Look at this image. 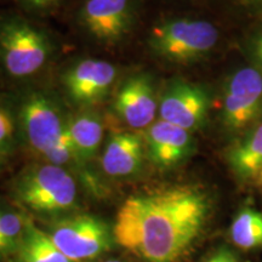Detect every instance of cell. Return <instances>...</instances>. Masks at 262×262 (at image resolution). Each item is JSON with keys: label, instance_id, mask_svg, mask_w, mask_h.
I'll return each mask as SVG.
<instances>
[{"label": "cell", "instance_id": "6da1fadb", "mask_svg": "<svg viewBox=\"0 0 262 262\" xmlns=\"http://www.w3.org/2000/svg\"><path fill=\"white\" fill-rule=\"evenodd\" d=\"M209 214L208 195L195 186L136 193L117 212L114 241L145 262H179L201 237Z\"/></svg>", "mask_w": 262, "mask_h": 262}, {"label": "cell", "instance_id": "7a4b0ae2", "mask_svg": "<svg viewBox=\"0 0 262 262\" xmlns=\"http://www.w3.org/2000/svg\"><path fill=\"white\" fill-rule=\"evenodd\" d=\"M10 195L18 208L42 217L62 219L78 206V186L70 170L54 164H33L10 185Z\"/></svg>", "mask_w": 262, "mask_h": 262}, {"label": "cell", "instance_id": "3957f363", "mask_svg": "<svg viewBox=\"0 0 262 262\" xmlns=\"http://www.w3.org/2000/svg\"><path fill=\"white\" fill-rule=\"evenodd\" d=\"M51 44L47 35L17 16L0 18V68L12 79L32 77L47 64Z\"/></svg>", "mask_w": 262, "mask_h": 262}, {"label": "cell", "instance_id": "277c9868", "mask_svg": "<svg viewBox=\"0 0 262 262\" xmlns=\"http://www.w3.org/2000/svg\"><path fill=\"white\" fill-rule=\"evenodd\" d=\"M21 140L42 158L63 139L68 120L55 98L44 91H28L15 101Z\"/></svg>", "mask_w": 262, "mask_h": 262}, {"label": "cell", "instance_id": "5b68a950", "mask_svg": "<svg viewBox=\"0 0 262 262\" xmlns=\"http://www.w3.org/2000/svg\"><path fill=\"white\" fill-rule=\"evenodd\" d=\"M217 39V29L210 22L171 19L152 29L149 47L169 61L192 62L210 52Z\"/></svg>", "mask_w": 262, "mask_h": 262}, {"label": "cell", "instance_id": "8992f818", "mask_svg": "<svg viewBox=\"0 0 262 262\" xmlns=\"http://www.w3.org/2000/svg\"><path fill=\"white\" fill-rule=\"evenodd\" d=\"M47 233L71 261L95 260L112 248L114 235L93 215H68L50 226Z\"/></svg>", "mask_w": 262, "mask_h": 262}, {"label": "cell", "instance_id": "52a82bcc", "mask_svg": "<svg viewBox=\"0 0 262 262\" xmlns=\"http://www.w3.org/2000/svg\"><path fill=\"white\" fill-rule=\"evenodd\" d=\"M262 107V74L255 68H242L227 84L224 120L231 129H242L257 117Z\"/></svg>", "mask_w": 262, "mask_h": 262}, {"label": "cell", "instance_id": "ba28073f", "mask_svg": "<svg viewBox=\"0 0 262 262\" xmlns=\"http://www.w3.org/2000/svg\"><path fill=\"white\" fill-rule=\"evenodd\" d=\"M209 108V98L198 85L179 81L165 91L159 102L160 119L191 131L204 123Z\"/></svg>", "mask_w": 262, "mask_h": 262}, {"label": "cell", "instance_id": "9c48e42d", "mask_svg": "<svg viewBox=\"0 0 262 262\" xmlns=\"http://www.w3.org/2000/svg\"><path fill=\"white\" fill-rule=\"evenodd\" d=\"M117 78V68L103 60H83L66 72L63 83L74 102L95 104L110 93Z\"/></svg>", "mask_w": 262, "mask_h": 262}, {"label": "cell", "instance_id": "30bf717a", "mask_svg": "<svg viewBox=\"0 0 262 262\" xmlns=\"http://www.w3.org/2000/svg\"><path fill=\"white\" fill-rule=\"evenodd\" d=\"M84 27L104 42L120 40L133 21L131 0H86L80 11Z\"/></svg>", "mask_w": 262, "mask_h": 262}, {"label": "cell", "instance_id": "8fae6325", "mask_svg": "<svg viewBox=\"0 0 262 262\" xmlns=\"http://www.w3.org/2000/svg\"><path fill=\"white\" fill-rule=\"evenodd\" d=\"M158 108L155 88L147 75L130 77L117 94V113L133 129L152 125Z\"/></svg>", "mask_w": 262, "mask_h": 262}, {"label": "cell", "instance_id": "7c38bea8", "mask_svg": "<svg viewBox=\"0 0 262 262\" xmlns=\"http://www.w3.org/2000/svg\"><path fill=\"white\" fill-rule=\"evenodd\" d=\"M145 142L149 160L160 169L179 165L193 149L189 131L162 119L147 127Z\"/></svg>", "mask_w": 262, "mask_h": 262}, {"label": "cell", "instance_id": "4fadbf2b", "mask_svg": "<svg viewBox=\"0 0 262 262\" xmlns=\"http://www.w3.org/2000/svg\"><path fill=\"white\" fill-rule=\"evenodd\" d=\"M145 157L142 139L133 133L114 134L104 147L101 165L111 178H129L140 171Z\"/></svg>", "mask_w": 262, "mask_h": 262}, {"label": "cell", "instance_id": "5bb4252c", "mask_svg": "<svg viewBox=\"0 0 262 262\" xmlns=\"http://www.w3.org/2000/svg\"><path fill=\"white\" fill-rule=\"evenodd\" d=\"M11 262H73L58 250L47 231H42L34 224L33 219L28 222L24 238Z\"/></svg>", "mask_w": 262, "mask_h": 262}, {"label": "cell", "instance_id": "9a60e30c", "mask_svg": "<svg viewBox=\"0 0 262 262\" xmlns=\"http://www.w3.org/2000/svg\"><path fill=\"white\" fill-rule=\"evenodd\" d=\"M68 135L83 163L95 158L103 139V125L100 117L93 113H81L68 120Z\"/></svg>", "mask_w": 262, "mask_h": 262}, {"label": "cell", "instance_id": "2e32d148", "mask_svg": "<svg viewBox=\"0 0 262 262\" xmlns=\"http://www.w3.org/2000/svg\"><path fill=\"white\" fill-rule=\"evenodd\" d=\"M229 166L241 180L257 179L262 173V124L243 141L232 147Z\"/></svg>", "mask_w": 262, "mask_h": 262}, {"label": "cell", "instance_id": "e0dca14e", "mask_svg": "<svg viewBox=\"0 0 262 262\" xmlns=\"http://www.w3.org/2000/svg\"><path fill=\"white\" fill-rule=\"evenodd\" d=\"M32 216L16 204L5 202L0 216V262L11 261Z\"/></svg>", "mask_w": 262, "mask_h": 262}, {"label": "cell", "instance_id": "ac0fdd59", "mask_svg": "<svg viewBox=\"0 0 262 262\" xmlns=\"http://www.w3.org/2000/svg\"><path fill=\"white\" fill-rule=\"evenodd\" d=\"M19 141L21 134L15 101L0 91V171L14 158Z\"/></svg>", "mask_w": 262, "mask_h": 262}, {"label": "cell", "instance_id": "d6986e66", "mask_svg": "<svg viewBox=\"0 0 262 262\" xmlns=\"http://www.w3.org/2000/svg\"><path fill=\"white\" fill-rule=\"evenodd\" d=\"M229 237L243 250L262 248V212L253 208L241 209L229 227Z\"/></svg>", "mask_w": 262, "mask_h": 262}, {"label": "cell", "instance_id": "ffe728a7", "mask_svg": "<svg viewBox=\"0 0 262 262\" xmlns=\"http://www.w3.org/2000/svg\"><path fill=\"white\" fill-rule=\"evenodd\" d=\"M17 2L31 11H47L57 5L60 0H17Z\"/></svg>", "mask_w": 262, "mask_h": 262}, {"label": "cell", "instance_id": "44dd1931", "mask_svg": "<svg viewBox=\"0 0 262 262\" xmlns=\"http://www.w3.org/2000/svg\"><path fill=\"white\" fill-rule=\"evenodd\" d=\"M228 250L227 249H220L219 251H216L212 255H210L204 262H225L226 256H227Z\"/></svg>", "mask_w": 262, "mask_h": 262}, {"label": "cell", "instance_id": "7402d4cb", "mask_svg": "<svg viewBox=\"0 0 262 262\" xmlns=\"http://www.w3.org/2000/svg\"><path fill=\"white\" fill-rule=\"evenodd\" d=\"M255 51H256V56L262 66V37L257 39L256 44H255Z\"/></svg>", "mask_w": 262, "mask_h": 262}, {"label": "cell", "instance_id": "603a6c76", "mask_svg": "<svg viewBox=\"0 0 262 262\" xmlns=\"http://www.w3.org/2000/svg\"><path fill=\"white\" fill-rule=\"evenodd\" d=\"M225 262H237V258H235L234 255L232 254L231 251L228 250V253H227V256H226V260H225Z\"/></svg>", "mask_w": 262, "mask_h": 262}, {"label": "cell", "instance_id": "cb8c5ba5", "mask_svg": "<svg viewBox=\"0 0 262 262\" xmlns=\"http://www.w3.org/2000/svg\"><path fill=\"white\" fill-rule=\"evenodd\" d=\"M5 199L0 198V216H2V212H3V208H4V204H5Z\"/></svg>", "mask_w": 262, "mask_h": 262}, {"label": "cell", "instance_id": "d4e9b609", "mask_svg": "<svg viewBox=\"0 0 262 262\" xmlns=\"http://www.w3.org/2000/svg\"><path fill=\"white\" fill-rule=\"evenodd\" d=\"M256 180L258 181V183H260V187H261V189H262V173H261L260 176H258V178H257Z\"/></svg>", "mask_w": 262, "mask_h": 262}, {"label": "cell", "instance_id": "484cf974", "mask_svg": "<svg viewBox=\"0 0 262 262\" xmlns=\"http://www.w3.org/2000/svg\"><path fill=\"white\" fill-rule=\"evenodd\" d=\"M103 262H123V261L117 260V258H111V260H107V261H103Z\"/></svg>", "mask_w": 262, "mask_h": 262}, {"label": "cell", "instance_id": "4316f807", "mask_svg": "<svg viewBox=\"0 0 262 262\" xmlns=\"http://www.w3.org/2000/svg\"><path fill=\"white\" fill-rule=\"evenodd\" d=\"M251 2H254V3H258V4H262V0H251Z\"/></svg>", "mask_w": 262, "mask_h": 262}]
</instances>
